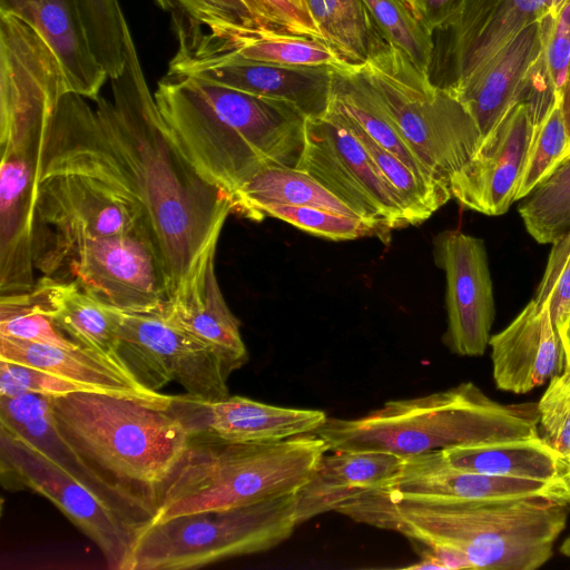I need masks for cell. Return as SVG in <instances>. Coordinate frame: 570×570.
I'll list each match as a JSON object with an SVG mask.
<instances>
[{
    "label": "cell",
    "instance_id": "cell-9",
    "mask_svg": "<svg viewBox=\"0 0 570 570\" xmlns=\"http://www.w3.org/2000/svg\"><path fill=\"white\" fill-rule=\"evenodd\" d=\"M297 492L224 511L173 517L136 535L125 570H183L271 550L297 527Z\"/></svg>",
    "mask_w": 570,
    "mask_h": 570
},
{
    "label": "cell",
    "instance_id": "cell-20",
    "mask_svg": "<svg viewBox=\"0 0 570 570\" xmlns=\"http://www.w3.org/2000/svg\"><path fill=\"white\" fill-rule=\"evenodd\" d=\"M216 247L214 243L204 252L160 314L169 324L215 352L232 374L247 362L248 353L239 322L217 282Z\"/></svg>",
    "mask_w": 570,
    "mask_h": 570
},
{
    "label": "cell",
    "instance_id": "cell-15",
    "mask_svg": "<svg viewBox=\"0 0 570 570\" xmlns=\"http://www.w3.org/2000/svg\"><path fill=\"white\" fill-rule=\"evenodd\" d=\"M51 119L0 125V296L29 292L36 284L33 215Z\"/></svg>",
    "mask_w": 570,
    "mask_h": 570
},
{
    "label": "cell",
    "instance_id": "cell-3",
    "mask_svg": "<svg viewBox=\"0 0 570 570\" xmlns=\"http://www.w3.org/2000/svg\"><path fill=\"white\" fill-rule=\"evenodd\" d=\"M56 430L138 531L156 515L188 441L167 410L98 392L49 396Z\"/></svg>",
    "mask_w": 570,
    "mask_h": 570
},
{
    "label": "cell",
    "instance_id": "cell-39",
    "mask_svg": "<svg viewBox=\"0 0 570 570\" xmlns=\"http://www.w3.org/2000/svg\"><path fill=\"white\" fill-rule=\"evenodd\" d=\"M94 55L109 79L125 65L127 21L118 0H76Z\"/></svg>",
    "mask_w": 570,
    "mask_h": 570
},
{
    "label": "cell",
    "instance_id": "cell-34",
    "mask_svg": "<svg viewBox=\"0 0 570 570\" xmlns=\"http://www.w3.org/2000/svg\"><path fill=\"white\" fill-rule=\"evenodd\" d=\"M519 213L540 244H553L570 229V157L525 196Z\"/></svg>",
    "mask_w": 570,
    "mask_h": 570
},
{
    "label": "cell",
    "instance_id": "cell-23",
    "mask_svg": "<svg viewBox=\"0 0 570 570\" xmlns=\"http://www.w3.org/2000/svg\"><path fill=\"white\" fill-rule=\"evenodd\" d=\"M0 11L21 17L56 55L69 92L96 100L109 76L94 55L76 0H0Z\"/></svg>",
    "mask_w": 570,
    "mask_h": 570
},
{
    "label": "cell",
    "instance_id": "cell-47",
    "mask_svg": "<svg viewBox=\"0 0 570 570\" xmlns=\"http://www.w3.org/2000/svg\"><path fill=\"white\" fill-rule=\"evenodd\" d=\"M459 0H402L433 35L444 29Z\"/></svg>",
    "mask_w": 570,
    "mask_h": 570
},
{
    "label": "cell",
    "instance_id": "cell-48",
    "mask_svg": "<svg viewBox=\"0 0 570 570\" xmlns=\"http://www.w3.org/2000/svg\"><path fill=\"white\" fill-rule=\"evenodd\" d=\"M561 108L564 117L567 131L570 137V71L561 94Z\"/></svg>",
    "mask_w": 570,
    "mask_h": 570
},
{
    "label": "cell",
    "instance_id": "cell-32",
    "mask_svg": "<svg viewBox=\"0 0 570 570\" xmlns=\"http://www.w3.org/2000/svg\"><path fill=\"white\" fill-rule=\"evenodd\" d=\"M314 20L321 40L345 62L363 65L380 32L360 0H302Z\"/></svg>",
    "mask_w": 570,
    "mask_h": 570
},
{
    "label": "cell",
    "instance_id": "cell-40",
    "mask_svg": "<svg viewBox=\"0 0 570 570\" xmlns=\"http://www.w3.org/2000/svg\"><path fill=\"white\" fill-rule=\"evenodd\" d=\"M265 217L284 220L312 235L332 240L355 239L374 234L381 236L375 226L362 219L308 206L271 204L256 208L248 216L257 222Z\"/></svg>",
    "mask_w": 570,
    "mask_h": 570
},
{
    "label": "cell",
    "instance_id": "cell-14",
    "mask_svg": "<svg viewBox=\"0 0 570 570\" xmlns=\"http://www.w3.org/2000/svg\"><path fill=\"white\" fill-rule=\"evenodd\" d=\"M381 236L409 226L402 204L356 136L331 111L307 120L297 166Z\"/></svg>",
    "mask_w": 570,
    "mask_h": 570
},
{
    "label": "cell",
    "instance_id": "cell-31",
    "mask_svg": "<svg viewBox=\"0 0 570 570\" xmlns=\"http://www.w3.org/2000/svg\"><path fill=\"white\" fill-rule=\"evenodd\" d=\"M0 426L29 442L100 494L118 511L108 494L59 435L52 421L49 396L33 393L0 396Z\"/></svg>",
    "mask_w": 570,
    "mask_h": 570
},
{
    "label": "cell",
    "instance_id": "cell-12",
    "mask_svg": "<svg viewBox=\"0 0 570 570\" xmlns=\"http://www.w3.org/2000/svg\"><path fill=\"white\" fill-rule=\"evenodd\" d=\"M3 487L30 489L50 500L102 552L125 570L138 533L106 499L20 436L0 426Z\"/></svg>",
    "mask_w": 570,
    "mask_h": 570
},
{
    "label": "cell",
    "instance_id": "cell-43",
    "mask_svg": "<svg viewBox=\"0 0 570 570\" xmlns=\"http://www.w3.org/2000/svg\"><path fill=\"white\" fill-rule=\"evenodd\" d=\"M537 407L540 435L570 463V371L551 377Z\"/></svg>",
    "mask_w": 570,
    "mask_h": 570
},
{
    "label": "cell",
    "instance_id": "cell-33",
    "mask_svg": "<svg viewBox=\"0 0 570 570\" xmlns=\"http://www.w3.org/2000/svg\"><path fill=\"white\" fill-rule=\"evenodd\" d=\"M327 111L334 114L364 146L385 180L396 193L409 225L423 223L452 197L450 188L433 185L417 176L352 120L331 109Z\"/></svg>",
    "mask_w": 570,
    "mask_h": 570
},
{
    "label": "cell",
    "instance_id": "cell-2",
    "mask_svg": "<svg viewBox=\"0 0 570 570\" xmlns=\"http://www.w3.org/2000/svg\"><path fill=\"white\" fill-rule=\"evenodd\" d=\"M154 97L175 145L229 196L265 168L299 164L308 118L292 102L170 75Z\"/></svg>",
    "mask_w": 570,
    "mask_h": 570
},
{
    "label": "cell",
    "instance_id": "cell-21",
    "mask_svg": "<svg viewBox=\"0 0 570 570\" xmlns=\"http://www.w3.org/2000/svg\"><path fill=\"white\" fill-rule=\"evenodd\" d=\"M489 347L493 380L502 391L528 393L564 366L548 299L542 304L531 299L507 327L490 337Z\"/></svg>",
    "mask_w": 570,
    "mask_h": 570
},
{
    "label": "cell",
    "instance_id": "cell-42",
    "mask_svg": "<svg viewBox=\"0 0 570 570\" xmlns=\"http://www.w3.org/2000/svg\"><path fill=\"white\" fill-rule=\"evenodd\" d=\"M171 14L183 16L205 28L233 26L249 32L272 31L243 0H156Z\"/></svg>",
    "mask_w": 570,
    "mask_h": 570
},
{
    "label": "cell",
    "instance_id": "cell-44",
    "mask_svg": "<svg viewBox=\"0 0 570 570\" xmlns=\"http://www.w3.org/2000/svg\"><path fill=\"white\" fill-rule=\"evenodd\" d=\"M542 29L547 73L556 95L561 98L570 71V0L542 19Z\"/></svg>",
    "mask_w": 570,
    "mask_h": 570
},
{
    "label": "cell",
    "instance_id": "cell-50",
    "mask_svg": "<svg viewBox=\"0 0 570 570\" xmlns=\"http://www.w3.org/2000/svg\"><path fill=\"white\" fill-rule=\"evenodd\" d=\"M49 118H52V116L51 117L33 118V119H30V120H40V119H49ZM18 120H24V119L3 120V121H0V124L1 122H9V121H18ZM26 120H29V119H26Z\"/></svg>",
    "mask_w": 570,
    "mask_h": 570
},
{
    "label": "cell",
    "instance_id": "cell-13",
    "mask_svg": "<svg viewBox=\"0 0 570 570\" xmlns=\"http://www.w3.org/2000/svg\"><path fill=\"white\" fill-rule=\"evenodd\" d=\"M106 307L118 336L119 356L144 386L157 391L175 381L194 397L215 401L229 396L230 374L217 354L169 324L160 312Z\"/></svg>",
    "mask_w": 570,
    "mask_h": 570
},
{
    "label": "cell",
    "instance_id": "cell-11",
    "mask_svg": "<svg viewBox=\"0 0 570 570\" xmlns=\"http://www.w3.org/2000/svg\"><path fill=\"white\" fill-rule=\"evenodd\" d=\"M178 47L169 61L170 76H185L250 95L292 102L308 118L330 107L333 68L287 67L245 59L210 43L202 24L171 14Z\"/></svg>",
    "mask_w": 570,
    "mask_h": 570
},
{
    "label": "cell",
    "instance_id": "cell-18",
    "mask_svg": "<svg viewBox=\"0 0 570 570\" xmlns=\"http://www.w3.org/2000/svg\"><path fill=\"white\" fill-rule=\"evenodd\" d=\"M375 490L399 498L438 502L471 503L531 497L570 502L569 482L549 483L460 470L445 461L441 450L405 458L401 471Z\"/></svg>",
    "mask_w": 570,
    "mask_h": 570
},
{
    "label": "cell",
    "instance_id": "cell-5",
    "mask_svg": "<svg viewBox=\"0 0 570 570\" xmlns=\"http://www.w3.org/2000/svg\"><path fill=\"white\" fill-rule=\"evenodd\" d=\"M537 402L503 404L473 382L384 403L355 419L327 417L314 434L328 451L410 458L453 446L539 435Z\"/></svg>",
    "mask_w": 570,
    "mask_h": 570
},
{
    "label": "cell",
    "instance_id": "cell-6",
    "mask_svg": "<svg viewBox=\"0 0 570 570\" xmlns=\"http://www.w3.org/2000/svg\"><path fill=\"white\" fill-rule=\"evenodd\" d=\"M327 452L324 440L314 433L273 442H233L209 434H188L186 449L148 524L295 493L311 480Z\"/></svg>",
    "mask_w": 570,
    "mask_h": 570
},
{
    "label": "cell",
    "instance_id": "cell-19",
    "mask_svg": "<svg viewBox=\"0 0 570 570\" xmlns=\"http://www.w3.org/2000/svg\"><path fill=\"white\" fill-rule=\"evenodd\" d=\"M168 411L188 434L233 442H273L314 433L327 419L320 410L275 406L243 396L208 401L173 395Z\"/></svg>",
    "mask_w": 570,
    "mask_h": 570
},
{
    "label": "cell",
    "instance_id": "cell-46",
    "mask_svg": "<svg viewBox=\"0 0 570 570\" xmlns=\"http://www.w3.org/2000/svg\"><path fill=\"white\" fill-rule=\"evenodd\" d=\"M274 32L321 40L320 31L302 0H243Z\"/></svg>",
    "mask_w": 570,
    "mask_h": 570
},
{
    "label": "cell",
    "instance_id": "cell-29",
    "mask_svg": "<svg viewBox=\"0 0 570 570\" xmlns=\"http://www.w3.org/2000/svg\"><path fill=\"white\" fill-rule=\"evenodd\" d=\"M202 31L214 46L248 60L287 67L352 66L317 38L277 32L255 33L233 26H202Z\"/></svg>",
    "mask_w": 570,
    "mask_h": 570
},
{
    "label": "cell",
    "instance_id": "cell-10",
    "mask_svg": "<svg viewBox=\"0 0 570 570\" xmlns=\"http://www.w3.org/2000/svg\"><path fill=\"white\" fill-rule=\"evenodd\" d=\"M42 276L73 283L101 304L127 312H161L169 298L149 230L85 239L60 255Z\"/></svg>",
    "mask_w": 570,
    "mask_h": 570
},
{
    "label": "cell",
    "instance_id": "cell-30",
    "mask_svg": "<svg viewBox=\"0 0 570 570\" xmlns=\"http://www.w3.org/2000/svg\"><path fill=\"white\" fill-rule=\"evenodd\" d=\"M230 199L232 212L246 218L261 206L283 204L322 208L361 219L314 177L298 168H265L240 186Z\"/></svg>",
    "mask_w": 570,
    "mask_h": 570
},
{
    "label": "cell",
    "instance_id": "cell-41",
    "mask_svg": "<svg viewBox=\"0 0 570 570\" xmlns=\"http://www.w3.org/2000/svg\"><path fill=\"white\" fill-rule=\"evenodd\" d=\"M532 299L538 304L550 302L552 322L562 347L570 324V229L552 244Z\"/></svg>",
    "mask_w": 570,
    "mask_h": 570
},
{
    "label": "cell",
    "instance_id": "cell-45",
    "mask_svg": "<svg viewBox=\"0 0 570 570\" xmlns=\"http://www.w3.org/2000/svg\"><path fill=\"white\" fill-rule=\"evenodd\" d=\"M87 389L41 370L0 360V396L33 393L47 396L66 395Z\"/></svg>",
    "mask_w": 570,
    "mask_h": 570
},
{
    "label": "cell",
    "instance_id": "cell-7",
    "mask_svg": "<svg viewBox=\"0 0 570 570\" xmlns=\"http://www.w3.org/2000/svg\"><path fill=\"white\" fill-rule=\"evenodd\" d=\"M139 230L153 234L131 180L102 141L42 158L32 230L33 265L41 274L85 239Z\"/></svg>",
    "mask_w": 570,
    "mask_h": 570
},
{
    "label": "cell",
    "instance_id": "cell-1",
    "mask_svg": "<svg viewBox=\"0 0 570 570\" xmlns=\"http://www.w3.org/2000/svg\"><path fill=\"white\" fill-rule=\"evenodd\" d=\"M109 80L111 98L99 96L94 108L106 140L145 209L170 297L204 252L218 242L232 213V199L207 180L170 138L128 23L125 65Z\"/></svg>",
    "mask_w": 570,
    "mask_h": 570
},
{
    "label": "cell",
    "instance_id": "cell-26",
    "mask_svg": "<svg viewBox=\"0 0 570 570\" xmlns=\"http://www.w3.org/2000/svg\"><path fill=\"white\" fill-rule=\"evenodd\" d=\"M453 468L494 475L570 483V463L540 434L441 450Z\"/></svg>",
    "mask_w": 570,
    "mask_h": 570
},
{
    "label": "cell",
    "instance_id": "cell-28",
    "mask_svg": "<svg viewBox=\"0 0 570 570\" xmlns=\"http://www.w3.org/2000/svg\"><path fill=\"white\" fill-rule=\"evenodd\" d=\"M328 109L352 120L375 142L400 158L424 180L450 188L433 177L404 140L356 66L333 68Z\"/></svg>",
    "mask_w": 570,
    "mask_h": 570
},
{
    "label": "cell",
    "instance_id": "cell-35",
    "mask_svg": "<svg viewBox=\"0 0 570 570\" xmlns=\"http://www.w3.org/2000/svg\"><path fill=\"white\" fill-rule=\"evenodd\" d=\"M0 335L91 354L59 327L35 287L0 296Z\"/></svg>",
    "mask_w": 570,
    "mask_h": 570
},
{
    "label": "cell",
    "instance_id": "cell-37",
    "mask_svg": "<svg viewBox=\"0 0 570 570\" xmlns=\"http://www.w3.org/2000/svg\"><path fill=\"white\" fill-rule=\"evenodd\" d=\"M380 35L402 50L420 69L430 73L434 57V35L402 0H360Z\"/></svg>",
    "mask_w": 570,
    "mask_h": 570
},
{
    "label": "cell",
    "instance_id": "cell-36",
    "mask_svg": "<svg viewBox=\"0 0 570 570\" xmlns=\"http://www.w3.org/2000/svg\"><path fill=\"white\" fill-rule=\"evenodd\" d=\"M508 0H459L455 9L434 40L431 79L439 85L471 46L483 27ZM434 35V36H435Z\"/></svg>",
    "mask_w": 570,
    "mask_h": 570
},
{
    "label": "cell",
    "instance_id": "cell-8",
    "mask_svg": "<svg viewBox=\"0 0 570 570\" xmlns=\"http://www.w3.org/2000/svg\"><path fill=\"white\" fill-rule=\"evenodd\" d=\"M356 67L404 140L433 177L449 186L482 140L463 102L382 36Z\"/></svg>",
    "mask_w": 570,
    "mask_h": 570
},
{
    "label": "cell",
    "instance_id": "cell-25",
    "mask_svg": "<svg viewBox=\"0 0 570 570\" xmlns=\"http://www.w3.org/2000/svg\"><path fill=\"white\" fill-rule=\"evenodd\" d=\"M321 459L311 480L297 491V525L334 511L356 492L384 487L403 465L394 454L366 451H332Z\"/></svg>",
    "mask_w": 570,
    "mask_h": 570
},
{
    "label": "cell",
    "instance_id": "cell-49",
    "mask_svg": "<svg viewBox=\"0 0 570 570\" xmlns=\"http://www.w3.org/2000/svg\"><path fill=\"white\" fill-rule=\"evenodd\" d=\"M562 351H563V355H564L563 368H567L568 371H570V324H569V328L567 332L566 341L562 345Z\"/></svg>",
    "mask_w": 570,
    "mask_h": 570
},
{
    "label": "cell",
    "instance_id": "cell-16",
    "mask_svg": "<svg viewBox=\"0 0 570 570\" xmlns=\"http://www.w3.org/2000/svg\"><path fill=\"white\" fill-rule=\"evenodd\" d=\"M433 245L435 264L446 279L443 342L459 356H482L495 315L485 244L459 229H448L434 238Z\"/></svg>",
    "mask_w": 570,
    "mask_h": 570
},
{
    "label": "cell",
    "instance_id": "cell-27",
    "mask_svg": "<svg viewBox=\"0 0 570 570\" xmlns=\"http://www.w3.org/2000/svg\"><path fill=\"white\" fill-rule=\"evenodd\" d=\"M35 289L50 316L75 342L95 356L129 372L119 356L118 336L106 305L73 283L47 276L36 282Z\"/></svg>",
    "mask_w": 570,
    "mask_h": 570
},
{
    "label": "cell",
    "instance_id": "cell-38",
    "mask_svg": "<svg viewBox=\"0 0 570 570\" xmlns=\"http://www.w3.org/2000/svg\"><path fill=\"white\" fill-rule=\"evenodd\" d=\"M570 156V137L558 98L534 126L532 140L519 180L515 200L528 196Z\"/></svg>",
    "mask_w": 570,
    "mask_h": 570
},
{
    "label": "cell",
    "instance_id": "cell-22",
    "mask_svg": "<svg viewBox=\"0 0 570 570\" xmlns=\"http://www.w3.org/2000/svg\"><path fill=\"white\" fill-rule=\"evenodd\" d=\"M542 19L523 28L456 97L475 121L482 139L546 70Z\"/></svg>",
    "mask_w": 570,
    "mask_h": 570
},
{
    "label": "cell",
    "instance_id": "cell-17",
    "mask_svg": "<svg viewBox=\"0 0 570 570\" xmlns=\"http://www.w3.org/2000/svg\"><path fill=\"white\" fill-rule=\"evenodd\" d=\"M530 106L514 105L481 140L471 159L449 179L452 197L464 208L498 216L515 202L519 180L532 140Z\"/></svg>",
    "mask_w": 570,
    "mask_h": 570
},
{
    "label": "cell",
    "instance_id": "cell-4",
    "mask_svg": "<svg viewBox=\"0 0 570 570\" xmlns=\"http://www.w3.org/2000/svg\"><path fill=\"white\" fill-rule=\"evenodd\" d=\"M334 511L397 532L411 542L453 550L472 569L535 570L553 556V546L567 525L570 502L549 497L438 502L372 489L354 493Z\"/></svg>",
    "mask_w": 570,
    "mask_h": 570
},
{
    "label": "cell",
    "instance_id": "cell-24",
    "mask_svg": "<svg viewBox=\"0 0 570 570\" xmlns=\"http://www.w3.org/2000/svg\"><path fill=\"white\" fill-rule=\"evenodd\" d=\"M0 360L31 366L90 392L137 400L167 410L173 395L147 389L129 372L88 353L0 335Z\"/></svg>",
    "mask_w": 570,
    "mask_h": 570
}]
</instances>
